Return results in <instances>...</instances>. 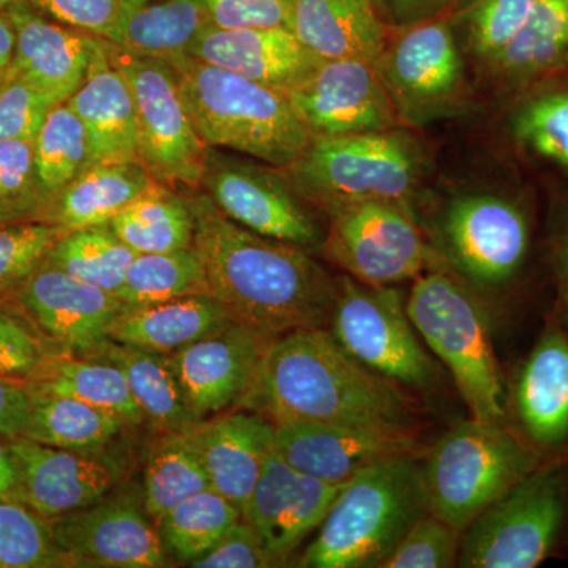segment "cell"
Returning <instances> with one entry per match:
<instances>
[{"label":"cell","mask_w":568,"mask_h":568,"mask_svg":"<svg viewBox=\"0 0 568 568\" xmlns=\"http://www.w3.org/2000/svg\"><path fill=\"white\" fill-rule=\"evenodd\" d=\"M443 234L452 261L484 286L510 282L528 257L530 227L525 212L496 194H463L452 201Z\"/></svg>","instance_id":"e0dca14e"},{"label":"cell","mask_w":568,"mask_h":568,"mask_svg":"<svg viewBox=\"0 0 568 568\" xmlns=\"http://www.w3.org/2000/svg\"><path fill=\"white\" fill-rule=\"evenodd\" d=\"M463 534L435 515L418 519L379 568H448L458 562Z\"/></svg>","instance_id":"f6af8a7d"},{"label":"cell","mask_w":568,"mask_h":568,"mask_svg":"<svg viewBox=\"0 0 568 568\" xmlns=\"http://www.w3.org/2000/svg\"><path fill=\"white\" fill-rule=\"evenodd\" d=\"M24 435L44 446L93 450L111 444L129 425L121 417L71 396L31 390Z\"/></svg>","instance_id":"e575fe53"},{"label":"cell","mask_w":568,"mask_h":568,"mask_svg":"<svg viewBox=\"0 0 568 568\" xmlns=\"http://www.w3.org/2000/svg\"><path fill=\"white\" fill-rule=\"evenodd\" d=\"M17 2H20V0H0V10H9Z\"/></svg>","instance_id":"91938a15"},{"label":"cell","mask_w":568,"mask_h":568,"mask_svg":"<svg viewBox=\"0 0 568 568\" xmlns=\"http://www.w3.org/2000/svg\"><path fill=\"white\" fill-rule=\"evenodd\" d=\"M290 31L323 61L376 63L387 44L373 0H291Z\"/></svg>","instance_id":"4316f807"},{"label":"cell","mask_w":568,"mask_h":568,"mask_svg":"<svg viewBox=\"0 0 568 568\" xmlns=\"http://www.w3.org/2000/svg\"><path fill=\"white\" fill-rule=\"evenodd\" d=\"M108 51L132 91L138 162L163 185L200 189L209 145L183 103L171 63L133 54L110 40Z\"/></svg>","instance_id":"9c48e42d"},{"label":"cell","mask_w":568,"mask_h":568,"mask_svg":"<svg viewBox=\"0 0 568 568\" xmlns=\"http://www.w3.org/2000/svg\"><path fill=\"white\" fill-rule=\"evenodd\" d=\"M424 166V151L416 138L394 129L313 136L301 159L282 173L306 203L328 213L364 201L407 209Z\"/></svg>","instance_id":"5b68a950"},{"label":"cell","mask_w":568,"mask_h":568,"mask_svg":"<svg viewBox=\"0 0 568 568\" xmlns=\"http://www.w3.org/2000/svg\"><path fill=\"white\" fill-rule=\"evenodd\" d=\"M237 407L278 425L410 428L414 407L399 384L353 357L325 327L272 339Z\"/></svg>","instance_id":"7a4b0ae2"},{"label":"cell","mask_w":568,"mask_h":568,"mask_svg":"<svg viewBox=\"0 0 568 568\" xmlns=\"http://www.w3.org/2000/svg\"><path fill=\"white\" fill-rule=\"evenodd\" d=\"M193 245L209 290L233 323L265 339L298 328H328L336 280L301 246L264 237L227 219L205 193L189 196Z\"/></svg>","instance_id":"6da1fadb"},{"label":"cell","mask_w":568,"mask_h":568,"mask_svg":"<svg viewBox=\"0 0 568 568\" xmlns=\"http://www.w3.org/2000/svg\"><path fill=\"white\" fill-rule=\"evenodd\" d=\"M47 355L50 354L39 336L17 316L0 308V377L28 381Z\"/></svg>","instance_id":"f907efd6"},{"label":"cell","mask_w":568,"mask_h":568,"mask_svg":"<svg viewBox=\"0 0 568 568\" xmlns=\"http://www.w3.org/2000/svg\"><path fill=\"white\" fill-rule=\"evenodd\" d=\"M233 323L212 295H185L149 305H125L110 338L123 345L170 355Z\"/></svg>","instance_id":"83f0119b"},{"label":"cell","mask_w":568,"mask_h":568,"mask_svg":"<svg viewBox=\"0 0 568 568\" xmlns=\"http://www.w3.org/2000/svg\"><path fill=\"white\" fill-rule=\"evenodd\" d=\"M136 254L108 223L67 231L52 245L47 263L118 295Z\"/></svg>","instance_id":"8d00e7d4"},{"label":"cell","mask_w":568,"mask_h":568,"mask_svg":"<svg viewBox=\"0 0 568 568\" xmlns=\"http://www.w3.org/2000/svg\"><path fill=\"white\" fill-rule=\"evenodd\" d=\"M327 215L324 252L358 282L394 286L417 278L432 264V250L403 205L364 201Z\"/></svg>","instance_id":"4fadbf2b"},{"label":"cell","mask_w":568,"mask_h":568,"mask_svg":"<svg viewBox=\"0 0 568 568\" xmlns=\"http://www.w3.org/2000/svg\"><path fill=\"white\" fill-rule=\"evenodd\" d=\"M201 186L227 219L253 233L306 252L324 244L304 197L278 168L209 148Z\"/></svg>","instance_id":"7c38bea8"},{"label":"cell","mask_w":568,"mask_h":568,"mask_svg":"<svg viewBox=\"0 0 568 568\" xmlns=\"http://www.w3.org/2000/svg\"><path fill=\"white\" fill-rule=\"evenodd\" d=\"M209 21L205 0H122L112 43L171 62L189 54Z\"/></svg>","instance_id":"f546056e"},{"label":"cell","mask_w":568,"mask_h":568,"mask_svg":"<svg viewBox=\"0 0 568 568\" xmlns=\"http://www.w3.org/2000/svg\"><path fill=\"white\" fill-rule=\"evenodd\" d=\"M346 484H331L301 473L274 450L242 517L256 530L275 566H282L320 528Z\"/></svg>","instance_id":"44dd1931"},{"label":"cell","mask_w":568,"mask_h":568,"mask_svg":"<svg viewBox=\"0 0 568 568\" xmlns=\"http://www.w3.org/2000/svg\"><path fill=\"white\" fill-rule=\"evenodd\" d=\"M26 219L24 215H21V213L11 211V209L3 207V205H0V224H7V223H14V222H24Z\"/></svg>","instance_id":"680465c9"},{"label":"cell","mask_w":568,"mask_h":568,"mask_svg":"<svg viewBox=\"0 0 568 568\" xmlns=\"http://www.w3.org/2000/svg\"><path fill=\"white\" fill-rule=\"evenodd\" d=\"M63 233L41 220L0 224V298L13 294L47 261Z\"/></svg>","instance_id":"ee69618b"},{"label":"cell","mask_w":568,"mask_h":568,"mask_svg":"<svg viewBox=\"0 0 568 568\" xmlns=\"http://www.w3.org/2000/svg\"><path fill=\"white\" fill-rule=\"evenodd\" d=\"M568 514V470L540 463L465 529L458 567L534 568L558 547Z\"/></svg>","instance_id":"ba28073f"},{"label":"cell","mask_w":568,"mask_h":568,"mask_svg":"<svg viewBox=\"0 0 568 568\" xmlns=\"http://www.w3.org/2000/svg\"><path fill=\"white\" fill-rule=\"evenodd\" d=\"M562 67H566V69L568 70V55H567L566 62H564Z\"/></svg>","instance_id":"6125c7cd"},{"label":"cell","mask_w":568,"mask_h":568,"mask_svg":"<svg viewBox=\"0 0 568 568\" xmlns=\"http://www.w3.org/2000/svg\"><path fill=\"white\" fill-rule=\"evenodd\" d=\"M568 55V0H537L532 13L491 61L489 80L518 91L564 65Z\"/></svg>","instance_id":"1f68e13d"},{"label":"cell","mask_w":568,"mask_h":568,"mask_svg":"<svg viewBox=\"0 0 568 568\" xmlns=\"http://www.w3.org/2000/svg\"><path fill=\"white\" fill-rule=\"evenodd\" d=\"M168 63L209 148L242 153L284 170L297 162L312 142V133L286 93L189 54Z\"/></svg>","instance_id":"3957f363"},{"label":"cell","mask_w":568,"mask_h":568,"mask_svg":"<svg viewBox=\"0 0 568 568\" xmlns=\"http://www.w3.org/2000/svg\"><path fill=\"white\" fill-rule=\"evenodd\" d=\"M286 97L312 136L387 132L402 123L375 63L358 59L321 61Z\"/></svg>","instance_id":"2e32d148"},{"label":"cell","mask_w":568,"mask_h":568,"mask_svg":"<svg viewBox=\"0 0 568 568\" xmlns=\"http://www.w3.org/2000/svg\"><path fill=\"white\" fill-rule=\"evenodd\" d=\"M537 0H465L459 22L470 54L487 63L528 21Z\"/></svg>","instance_id":"b9f144b4"},{"label":"cell","mask_w":568,"mask_h":568,"mask_svg":"<svg viewBox=\"0 0 568 568\" xmlns=\"http://www.w3.org/2000/svg\"><path fill=\"white\" fill-rule=\"evenodd\" d=\"M559 271L560 291H562L564 308H566V315L568 320V231L566 239H564L562 246H560Z\"/></svg>","instance_id":"6f0895ef"},{"label":"cell","mask_w":568,"mask_h":568,"mask_svg":"<svg viewBox=\"0 0 568 568\" xmlns=\"http://www.w3.org/2000/svg\"><path fill=\"white\" fill-rule=\"evenodd\" d=\"M18 467L13 500L52 519L99 503L121 484L125 465L106 448L69 450L31 437L7 439Z\"/></svg>","instance_id":"5bb4252c"},{"label":"cell","mask_w":568,"mask_h":568,"mask_svg":"<svg viewBox=\"0 0 568 568\" xmlns=\"http://www.w3.org/2000/svg\"><path fill=\"white\" fill-rule=\"evenodd\" d=\"M31 409V394L24 381L0 377V436L24 435Z\"/></svg>","instance_id":"f5cc1de1"},{"label":"cell","mask_w":568,"mask_h":568,"mask_svg":"<svg viewBox=\"0 0 568 568\" xmlns=\"http://www.w3.org/2000/svg\"><path fill=\"white\" fill-rule=\"evenodd\" d=\"M185 436L207 474L211 488L244 515L265 462L275 450V425L261 414L244 409L197 422Z\"/></svg>","instance_id":"cb8c5ba5"},{"label":"cell","mask_w":568,"mask_h":568,"mask_svg":"<svg viewBox=\"0 0 568 568\" xmlns=\"http://www.w3.org/2000/svg\"><path fill=\"white\" fill-rule=\"evenodd\" d=\"M268 339L231 323L168 355L197 422L239 406L252 387Z\"/></svg>","instance_id":"d6986e66"},{"label":"cell","mask_w":568,"mask_h":568,"mask_svg":"<svg viewBox=\"0 0 568 568\" xmlns=\"http://www.w3.org/2000/svg\"><path fill=\"white\" fill-rule=\"evenodd\" d=\"M65 103L88 132L89 166L138 162L133 95L122 71L112 62L108 40H99L84 82Z\"/></svg>","instance_id":"484cf974"},{"label":"cell","mask_w":568,"mask_h":568,"mask_svg":"<svg viewBox=\"0 0 568 568\" xmlns=\"http://www.w3.org/2000/svg\"><path fill=\"white\" fill-rule=\"evenodd\" d=\"M426 514L420 455L387 459L347 481L298 566L379 568Z\"/></svg>","instance_id":"277c9868"},{"label":"cell","mask_w":568,"mask_h":568,"mask_svg":"<svg viewBox=\"0 0 568 568\" xmlns=\"http://www.w3.org/2000/svg\"><path fill=\"white\" fill-rule=\"evenodd\" d=\"M519 433L538 457L568 446V331L549 324L515 377Z\"/></svg>","instance_id":"603a6c76"},{"label":"cell","mask_w":568,"mask_h":568,"mask_svg":"<svg viewBox=\"0 0 568 568\" xmlns=\"http://www.w3.org/2000/svg\"><path fill=\"white\" fill-rule=\"evenodd\" d=\"M91 162L88 132L69 104L48 112L33 138V164L44 207Z\"/></svg>","instance_id":"f35d334b"},{"label":"cell","mask_w":568,"mask_h":568,"mask_svg":"<svg viewBox=\"0 0 568 568\" xmlns=\"http://www.w3.org/2000/svg\"><path fill=\"white\" fill-rule=\"evenodd\" d=\"M185 295H211L196 248L138 253L126 271L118 297L125 305H149Z\"/></svg>","instance_id":"74e56055"},{"label":"cell","mask_w":568,"mask_h":568,"mask_svg":"<svg viewBox=\"0 0 568 568\" xmlns=\"http://www.w3.org/2000/svg\"><path fill=\"white\" fill-rule=\"evenodd\" d=\"M399 122L425 125L455 114L465 103V61L450 22L443 18L405 28L376 63Z\"/></svg>","instance_id":"8fae6325"},{"label":"cell","mask_w":568,"mask_h":568,"mask_svg":"<svg viewBox=\"0 0 568 568\" xmlns=\"http://www.w3.org/2000/svg\"><path fill=\"white\" fill-rule=\"evenodd\" d=\"M189 55L283 93L293 91L323 61L290 29H220L212 24L193 41Z\"/></svg>","instance_id":"d4e9b609"},{"label":"cell","mask_w":568,"mask_h":568,"mask_svg":"<svg viewBox=\"0 0 568 568\" xmlns=\"http://www.w3.org/2000/svg\"><path fill=\"white\" fill-rule=\"evenodd\" d=\"M24 383L31 390L71 396L99 407L121 417L129 426L145 422L121 369L99 358L50 354Z\"/></svg>","instance_id":"d6a6232c"},{"label":"cell","mask_w":568,"mask_h":568,"mask_svg":"<svg viewBox=\"0 0 568 568\" xmlns=\"http://www.w3.org/2000/svg\"><path fill=\"white\" fill-rule=\"evenodd\" d=\"M207 488L211 481L185 433H163L144 467L142 503L149 517L159 526L175 506Z\"/></svg>","instance_id":"d590c367"},{"label":"cell","mask_w":568,"mask_h":568,"mask_svg":"<svg viewBox=\"0 0 568 568\" xmlns=\"http://www.w3.org/2000/svg\"><path fill=\"white\" fill-rule=\"evenodd\" d=\"M196 568H263L275 567L263 541L244 518L227 530L222 540L204 556L189 564Z\"/></svg>","instance_id":"816d5d0a"},{"label":"cell","mask_w":568,"mask_h":568,"mask_svg":"<svg viewBox=\"0 0 568 568\" xmlns=\"http://www.w3.org/2000/svg\"><path fill=\"white\" fill-rule=\"evenodd\" d=\"M519 144L568 170V91L529 100L511 119Z\"/></svg>","instance_id":"7bdbcfd3"},{"label":"cell","mask_w":568,"mask_h":568,"mask_svg":"<svg viewBox=\"0 0 568 568\" xmlns=\"http://www.w3.org/2000/svg\"><path fill=\"white\" fill-rule=\"evenodd\" d=\"M413 327L454 376L473 418L506 424L507 395L484 308L446 272L418 275L406 301Z\"/></svg>","instance_id":"52a82bcc"},{"label":"cell","mask_w":568,"mask_h":568,"mask_svg":"<svg viewBox=\"0 0 568 568\" xmlns=\"http://www.w3.org/2000/svg\"><path fill=\"white\" fill-rule=\"evenodd\" d=\"M3 74H6V71H3V73H0V84H2V81H3Z\"/></svg>","instance_id":"94428289"},{"label":"cell","mask_w":568,"mask_h":568,"mask_svg":"<svg viewBox=\"0 0 568 568\" xmlns=\"http://www.w3.org/2000/svg\"><path fill=\"white\" fill-rule=\"evenodd\" d=\"M31 9L55 22L99 39L111 40L122 0H24Z\"/></svg>","instance_id":"c3c4849f"},{"label":"cell","mask_w":568,"mask_h":568,"mask_svg":"<svg viewBox=\"0 0 568 568\" xmlns=\"http://www.w3.org/2000/svg\"><path fill=\"white\" fill-rule=\"evenodd\" d=\"M7 11L17 33L7 73L29 82L52 103H65L84 82L99 37L52 21L24 0Z\"/></svg>","instance_id":"7402d4cb"},{"label":"cell","mask_w":568,"mask_h":568,"mask_svg":"<svg viewBox=\"0 0 568 568\" xmlns=\"http://www.w3.org/2000/svg\"><path fill=\"white\" fill-rule=\"evenodd\" d=\"M80 357L118 366L145 420L159 432L186 433L197 424L168 355L108 338Z\"/></svg>","instance_id":"4dcf8cb0"},{"label":"cell","mask_w":568,"mask_h":568,"mask_svg":"<svg viewBox=\"0 0 568 568\" xmlns=\"http://www.w3.org/2000/svg\"><path fill=\"white\" fill-rule=\"evenodd\" d=\"M110 226L136 253H164L190 248L194 215L189 196L155 182L122 209Z\"/></svg>","instance_id":"836d02e7"},{"label":"cell","mask_w":568,"mask_h":568,"mask_svg":"<svg viewBox=\"0 0 568 568\" xmlns=\"http://www.w3.org/2000/svg\"><path fill=\"white\" fill-rule=\"evenodd\" d=\"M275 450L301 473L331 484H346L387 459L420 455V444L410 428L278 425Z\"/></svg>","instance_id":"ac0fdd59"},{"label":"cell","mask_w":568,"mask_h":568,"mask_svg":"<svg viewBox=\"0 0 568 568\" xmlns=\"http://www.w3.org/2000/svg\"><path fill=\"white\" fill-rule=\"evenodd\" d=\"M14 43H17V33H14L9 11L0 10V73L9 69L13 59Z\"/></svg>","instance_id":"9f6ffc18"},{"label":"cell","mask_w":568,"mask_h":568,"mask_svg":"<svg viewBox=\"0 0 568 568\" xmlns=\"http://www.w3.org/2000/svg\"><path fill=\"white\" fill-rule=\"evenodd\" d=\"M0 205L41 220L44 203L37 185L33 141H0Z\"/></svg>","instance_id":"bcb514c9"},{"label":"cell","mask_w":568,"mask_h":568,"mask_svg":"<svg viewBox=\"0 0 568 568\" xmlns=\"http://www.w3.org/2000/svg\"><path fill=\"white\" fill-rule=\"evenodd\" d=\"M540 463L506 424L462 422L437 440L422 463L426 507L463 534Z\"/></svg>","instance_id":"8992f818"},{"label":"cell","mask_w":568,"mask_h":568,"mask_svg":"<svg viewBox=\"0 0 568 568\" xmlns=\"http://www.w3.org/2000/svg\"><path fill=\"white\" fill-rule=\"evenodd\" d=\"M155 182L140 162L91 164L52 197L41 222L65 233L108 224Z\"/></svg>","instance_id":"f1b7e54d"},{"label":"cell","mask_w":568,"mask_h":568,"mask_svg":"<svg viewBox=\"0 0 568 568\" xmlns=\"http://www.w3.org/2000/svg\"><path fill=\"white\" fill-rule=\"evenodd\" d=\"M29 320L62 353L82 355L110 338L125 304L118 295L67 274L44 261L13 294Z\"/></svg>","instance_id":"ffe728a7"},{"label":"cell","mask_w":568,"mask_h":568,"mask_svg":"<svg viewBox=\"0 0 568 568\" xmlns=\"http://www.w3.org/2000/svg\"><path fill=\"white\" fill-rule=\"evenodd\" d=\"M328 331L347 353L399 386L426 387L436 365L414 334L402 291L349 275L336 278Z\"/></svg>","instance_id":"30bf717a"},{"label":"cell","mask_w":568,"mask_h":568,"mask_svg":"<svg viewBox=\"0 0 568 568\" xmlns=\"http://www.w3.org/2000/svg\"><path fill=\"white\" fill-rule=\"evenodd\" d=\"M50 521L70 567L170 566L159 526L152 525L144 503L129 493H110L92 506Z\"/></svg>","instance_id":"9a60e30c"},{"label":"cell","mask_w":568,"mask_h":568,"mask_svg":"<svg viewBox=\"0 0 568 568\" xmlns=\"http://www.w3.org/2000/svg\"><path fill=\"white\" fill-rule=\"evenodd\" d=\"M220 29H290L291 0H205Z\"/></svg>","instance_id":"681fc988"},{"label":"cell","mask_w":568,"mask_h":568,"mask_svg":"<svg viewBox=\"0 0 568 568\" xmlns=\"http://www.w3.org/2000/svg\"><path fill=\"white\" fill-rule=\"evenodd\" d=\"M2 437V436H0ZM18 485V467L9 446L0 439V500L13 499Z\"/></svg>","instance_id":"11a10c76"},{"label":"cell","mask_w":568,"mask_h":568,"mask_svg":"<svg viewBox=\"0 0 568 568\" xmlns=\"http://www.w3.org/2000/svg\"><path fill=\"white\" fill-rule=\"evenodd\" d=\"M242 518L241 508L207 488L183 500L159 523L160 537L170 555L192 564L211 551Z\"/></svg>","instance_id":"ab89813d"},{"label":"cell","mask_w":568,"mask_h":568,"mask_svg":"<svg viewBox=\"0 0 568 568\" xmlns=\"http://www.w3.org/2000/svg\"><path fill=\"white\" fill-rule=\"evenodd\" d=\"M52 106L48 97L6 70L0 84V141H33Z\"/></svg>","instance_id":"7dc6e473"},{"label":"cell","mask_w":568,"mask_h":568,"mask_svg":"<svg viewBox=\"0 0 568 568\" xmlns=\"http://www.w3.org/2000/svg\"><path fill=\"white\" fill-rule=\"evenodd\" d=\"M379 17L396 28H409L439 17L457 0H373Z\"/></svg>","instance_id":"db71d44e"},{"label":"cell","mask_w":568,"mask_h":568,"mask_svg":"<svg viewBox=\"0 0 568 568\" xmlns=\"http://www.w3.org/2000/svg\"><path fill=\"white\" fill-rule=\"evenodd\" d=\"M70 567L51 521L20 500H0V568Z\"/></svg>","instance_id":"60d3db41"}]
</instances>
